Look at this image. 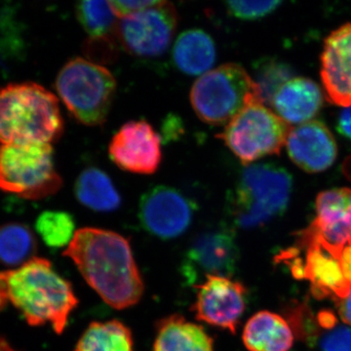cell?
Segmentation results:
<instances>
[{
    "mask_svg": "<svg viewBox=\"0 0 351 351\" xmlns=\"http://www.w3.org/2000/svg\"><path fill=\"white\" fill-rule=\"evenodd\" d=\"M63 255L75 263L90 287L113 308H128L142 299L144 280L130 242L119 233L80 228Z\"/></svg>",
    "mask_w": 351,
    "mask_h": 351,
    "instance_id": "6da1fadb",
    "label": "cell"
},
{
    "mask_svg": "<svg viewBox=\"0 0 351 351\" xmlns=\"http://www.w3.org/2000/svg\"><path fill=\"white\" fill-rule=\"evenodd\" d=\"M8 301L31 326L49 323L63 334L78 300L73 286L43 258H34L16 269L0 272Z\"/></svg>",
    "mask_w": 351,
    "mask_h": 351,
    "instance_id": "7a4b0ae2",
    "label": "cell"
},
{
    "mask_svg": "<svg viewBox=\"0 0 351 351\" xmlns=\"http://www.w3.org/2000/svg\"><path fill=\"white\" fill-rule=\"evenodd\" d=\"M64 131L59 101L34 82L11 83L0 89V143L48 144Z\"/></svg>",
    "mask_w": 351,
    "mask_h": 351,
    "instance_id": "3957f363",
    "label": "cell"
},
{
    "mask_svg": "<svg viewBox=\"0 0 351 351\" xmlns=\"http://www.w3.org/2000/svg\"><path fill=\"white\" fill-rule=\"evenodd\" d=\"M292 189V177L283 167L272 163L247 166L228 203L233 223L244 230L267 225L286 211Z\"/></svg>",
    "mask_w": 351,
    "mask_h": 351,
    "instance_id": "277c9868",
    "label": "cell"
},
{
    "mask_svg": "<svg viewBox=\"0 0 351 351\" xmlns=\"http://www.w3.org/2000/svg\"><path fill=\"white\" fill-rule=\"evenodd\" d=\"M191 103L205 123L226 126L245 108L263 101L260 88L245 69L226 64L196 80L191 88Z\"/></svg>",
    "mask_w": 351,
    "mask_h": 351,
    "instance_id": "5b68a950",
    "label": "cell"
},
{
    "mask_svg": "<svg viewBox=\"0 0 351 351\" xmlns=\"http://www.w3.org/2000/svg\"><path fill=\"white\" fill-rule=\"evenodd\" d=\"M56 90L77 121L83 125L99 126L108 119L117 82L105 66L75 58L64 64L58 75Z\"/></svg>",
    "mask_w": 351,
    "mask_h": 351,
    "instance_id": "8992f818",
    "label": "cell"
},
{
    "mask_svg": "<svg viewBox=\"0 0 351 351\" xmlns=\"http://www.w3.org/2000/svg\"><path fill=\"white\" fill-rule=\"evenodd\" d=\"M63 181L48 144L0 145V189L25 199L55 195Z\"/></svg>",
    "mask_w": 351,
    "mask_h": 351,
    "instance_id": "52a82bcc",
    "label": "cell"
},
{
    "mask_svg": "<svg viewBox=\"0 0 351 351\" xmlns=\"http://www.w3.org/2000/svg\"><path fill=\"white\" fill-rule=\"evenodd\" d=\"M291 127L262 103L242 110L217 136L241 161L249 166L265 156L279 154L286 145Z\"/></svg>",
    "mask_w": 351,
    "mask_h": 351,
    "instance_id": "ba28073f",
    "label": "cell"
},
{
    "mask_svg": "<svg viewBox=\"0 0 351 351\" xmlns=\"http://www.w3.org/2000/svg\"><path fill=\"white\" fill-rule=\"evenodd\" d=\"M297 242L302 248H306V255L304 260L293 258L291 269L295 278L308 281L311 293L317 299L335 302L345 299L350 294L351 284L343 276L339 263L343 250L332 248L308 226L299 232Z\"/></svg>",
    "mask_w": 351,
    "mask_h": 351,
    "instance_id": "9c48e42d",
    "label": "cell"
},
{
    "mask_svg": "<svg viewBox=\"0 0 351 351\" xmlns=\"http://www.w3.org/2000/svg\"><path fill=\"white\" fill-rule=\"evenodd\" d=\"M239 260V249L232 228L216 226L193 237L180 270L188 285L196 286L209 276L232 278Z\"/></svg>",
    "mask_w": 351,
    "mask_h": 351,
    "instance_id": "30bf717a",
    "label": "cell"
},
{
    "mask_svg": "<svg viewBox=\"0 0 351 351\" xmlns=\"http://www.w3.org/2000/svg\"><path fill=\"white\" fill-rule=\"evenodd\" d=\"M178 25V14L172 3L156 4L119 20L117 36L127 52L134 56L156 58L169 48Z\"/></svg>",
    "mask_w": 351,
    "mask_h": 351,
    "instance_id": "8fae6325",
    "label": "cell"
},
{
    "mask_svg": "<svg viewBox=\"0 0 351 351\" xmlns=\"http://www.w3.org/2000/svg\"><path fill=\"white\" fill-rule=\"evenodd\" d=\"M195 205L188 196L174 188L154 186L142 196L138 219L145 232L157 239L181 237L191 225Z\"/></svg>",
    "mask_w": 351,
    "mask_h": 351,
    "instance_id": "7c38bea8",
    "label": "cell"
},
{
    "mask_svg": "<svg viewBox=\"0 0 351 351\" xmlns=\"http://www.w3.org/2000/svg\"><path fill=\"white\" fill-rule=\"evenodd\" d=\"M195 289L193 311L196 319L235 334L246 307L243 284L230 277L209 276Z\"/></svg>",
    "mask_w": 351,
    "mask_h": 351,
    "instance_id": "4fadbf2b",
    "label": "cell"
},
{
    "mask_svg": "<svg viewBox=\"0 0 351 351\" xmlns=\"http://www.w3.org/2000/svg\"><path fill=\"white\" fill-rule=\"evenodd\" d=\"M112 162L134 174L152 175L162 159L161 138L145 120H132L122 125L108 147Z\"/></svg>",
    "mask_w": 351,
    "mask_h": 351,
    "instance_id": "5bb4252c",
    "label": "cell"
},
{
    "mask_svg": "<svg viewBox=\"0 0 351 351\" xmlns=\"http://www.w3.org/2000/svg\"><path fill=\"white\" fill-rule=\"evenodd\" d=\"M321 77L328 100L351 107V23L331 32L325 40Z\"/></svg>",
    "mask_w": 351,
    "mask_h": 351,
    "instance_id": "9a60e30c",
    "label": "cell"
},
{
    "mask_svg": "<svg viewBox=\"0 0 351 351\" xmlns=\"http://www.w3.org/2000/svg\"><path fill=\"white\" fill-rule=\"evenodd\" d=\"M286 147L291 160L308 173L329 169L338 156V147L332 132L318 120L291 128Z\"/></svg>",
    "mask_w": 351,
    "mask_h": 351,
    "instance_id": "2e32d148",
    "label": "cell"
},
{
    "mask_svg": "<svg viewBox=\"0 0 351 351\" xmlns=\"http://www.w3.org/2000/svg\"><path fill=\"white\" fill-rule=\"evenodd\" d=\"M316 216L308 228L328 245L341 251L351 245V189H332L318 195Z\"/></svg>",
    "mask_w": 351,
    "mask_h": 351,
    "instance_id": "e0dca14e",
    "label": "cell"
},
{
    "mask_svg": "<svg viewBox=\"0 0 351 351\" xmlns=\"http://www.w3.org/2000/svg\"><path fill=\"white\" fill-rule=\"evenodd\" d=\"M324 103L319 86L304 77L291 78L274 96L272 108L288 124H302L311 121Z\"/></svg>",
    "mask_w": 351,
    "mask_h": 351,
    "instance_id": "ac0fdd59",
    "label": "cell"
},
{
    "mask_svg": "<svg viewBox=\"0 0 351 351\" xmlns=\"http://www.w3.org/2000/svg\"><path fill=\"white\" fill-rule=\"evenodd\" d=\"M152 351H214V341L200 325L173 314L157 322Z\"/></svg>",
    "mask_w": 351,
    "mask_h": 351,
    "instance_id": "d6986e66",
    "label": "cell"
},
{
    "mask_svg": "<svg viewBox=\"0 0 351 351\" xmlns=\"http://www.w3.org/2000/svg\"><path fill=\"white\" fill-rule=\"evenodd\" d=\"M243 343L249 351H289L294 334L287 321L278 314L260 311L245 325Z\"/></svg>",
    "mask_w": 351,
    "mask_h": 351,
    "instance_id": "ffe728a7",
    "label": "cell"
},
{
    "mask_svg": "<svg viewBox=\"0 0 351 351\" xmlns=\"http://www.w3.org/2000/svg\"><path fill=\"white\" fill-rule=\"evenodd\" d=\"M172 58L176 68L184 75L201 76L214 66L216 45L206 32L189 29L176 40Z\"/></svg>",
    "mask_w": 351,
    "mask_h": 351,
    "instance_id": "44dd1931",
    "label": "cell"
},
{
    "mask_svg": "<svg viewBox=\"0 0 351 351\" xmlns=\"http://www.w3.org/2000/svg\"><path fill=\"white\" fill-rule=\"evenodd\" d=\"M75 193L80 203L92 211L112 212L121 205V197L112 179L98 168H87L78 176Z\"/></svg>",
    "mask_w": 351,
    "mask_h": 351,
    "instance_id": "7402d4cb",
    "label": "cell"
},
{
    "mask_svg": "<svg viewBox=\"0 0 351 351\" xmlns=\"http://www.w3.org/2000/svg\"><path fill=\"white\" fill-rule=\"evenodd\" d=\"M75 351H135L130 329L119 320L93 322L78 339Z\"/></svg>",
    "mask_w": 351,
    "mask_h": 351,
    "instance_id": "603a6c76",
    "label": "cell"
},
{
    "mask_svg": "<svg viewBox=\"0 0 351 351\" xmlns=\"http://www.w3.org/2000/svg\"><path fill=\"white\" fill-rule=\"evenodd\" d=\"M36 239L29 226L9 223L0 226V263L18 267L29 262L36 253Z\"/></svg>",
    "mask_w": 351,
    "mask_h": 351,
    "instance_id": "cb8c5ba5",
    "label": "cell"
},
{
    "mask_svg": "<svg viewBox=\"0 0 351 351\" xmlns=\"http://www.w3.org/2000/svg\"><path fill=\"white\" fill-rule=\"evenodd\" d=\"M78 22L92 39L108 38L117 32V20L110 1H82L76 4Z\"/></svg>",
    "mask_w": 351,
    "mask_h": 351,
    "instance_id": "d4e9b609",
    "label": "cell"
},
{
    "mask_svg": "<svg viewBox=\"0 0 351 351\" xmlns=\"http://www.w3.org/2000/svg\"><path fill=\"white\" fill-rule=\"evenodd\" d=\"M25 49L23 25L17 19L15 9L0 11V66L7 69L19 61Z\"/></svg>",
    "mask_w": 351,
    "mask_h": 351,
    "instance_id": "484cf974",
    "label": "cell"
},
{
    "mask_svg": "<svg viewBox=\"0 0 351 351\" xmlns=\"http://www.w3.org/2000/svg\"><path fill=\"white\" fill-rule=\"evenodd\" d=\"M36 232L51 248L68 247L75 234V223L71 215L63 211H46L39 215Z\"/></svg>",
    "mask_w": 351,
    "mask_h": 351,
    "instance_id": "4316f807",
    "label": "cell"
},
{
    "mask_svg": "<svg viewBox=\"0 0 351 351\" xmlns=\"http://www.w3.org/2000/svg\"><path fill=\"white\" fill-rule=\"evenodd\" d=\"M256 83L261 91L263 105H271L278 90L292 77L290 66L274 58H263L254 66Z\"/></svg>",
    "mask_w": 351,
    "mask_h": 351,
    "instance_id": "83f0119b",
    "label": "cell"
},
{
    "mask_svg": "<svg viewBox=\"0 0 351 351\" xmlns=\"http://www.w3.org/2000/svg\"><path fill=\"white\" fill-rule=\"evenodd\" d=\"M282 4L280 1H228V13L237 19L256 21L267 17Z\"/></svg>",
    "mask_w": 351,
    "mask_h": 351,
    "instance_id": "f1b7e54d",
    "label": "cell"
},
{
    "mask_svg": "<svg viewBox=\"0 0 351 351\" xmlns=\"http://www.w3.org/2000/svg\"><path fill=\"white\" fill-rule=\"evenodd\" d=\"M321 351H351V329L337 326L328 331L320 341Z\"/></svg>",
    "mask_w": 351,
    "mask_h": 351,
    "instance_id": "f546056e",
    "label": "cell"
},
{
    "mask_svg": "<svg viewBox=\"0 0 351 351\" xmlns=\"http://www.w3.org/2000/svg\"><path fill=\"white\" fill-rule=\"evenodd\" d=\"M158 0L156 1H152V0H124V1H110L113 10L117 14V17L119 19L122 18L128 17V16L133 15L141 11L145 10V9L149 8V7L154 6V4L157 3Z\"/></svg>",
    "mask_w": 351,
    "mask_h": 351,
    "instance_id": "4dcf8cb0",
    "label": "cell"
},
{
    "mask_svg": "<svg viewBox=\"0 0 351 351\" xmlns=\"http://www.w3.org/2000/svg\"><path fill=\"white\" fill-rule=\"evenodd\" d=\"M337 130L351 145V107L345 108L339 113Z\"/></svg>",
    "mask_w": 351,
    "mask_h": 351,
    "instance_id": "1f68e13d",
    "label": "cell"
},
{
    "mask_svg": "<svg viewBox=\"0 0 351 351\" xmlns=\"http://www.w3.org/2000/svg\"><path fill=\"white\" fill-rule=\"evenodd\" d=\"M182 132V125L180 123V119L177 117H169L166 119L163 127L164 137L166 140H172L179 136Z\"/></svg>",
    "mask_w": 351,
    "mask_h": 351,
    "instance_id": "d6a6232c",
    "label": "cell"
},
{
    "mask_svg": "<svg viewBox=\"0 0 351 351\" xmlns=\"http://www.w3.org/2000/svg\"><path fill=\"white\" fill-rule=\"evenodd\" d=\"M339 263H341V270L346 280L351 284V245L346 247L341 251L339 256Z\"/></svg>",
    "mask_w": 351,
    "mask_h": 351,
    "instance_id": "836d02e7",
    "label": "cell"
},
{
    "mask_svg": "<svg viewBox=\"0 0 351 351\" xmlns=\"http://www.w3.org/2000/svg\"><path fill=\"white\" fill-rule=\"evenodd\" d=\"M337 304H338L339 314L341 319L351 326V290L350 294L346 295L345 299L337 302Z\"/></svg>",
    "mask_w": 351,
    "mask_h": 351,
    "instance_id": "e575fe53",
    "label": "cell"
},
{
    "mask_svg": "<svg viewBox=\"0 0 351 351\" xmlns=\"http://www.w3.org/2000/svg\"><path fill=\"white\" fill-rule=\"evenodd\" d=\"M8 302L5 287H4V284L2 282L1 277H0V311H2L5 307Z\"/></svg>",
    "mask_w": 351,
    "mask_h": 351,
    "instance_id": "d590c367",
    "label": "cell"
},
{
    "mask_svg": "<svg viewBox=\"0 0 351 351\" xmlns=\"http://www.w3.org/2000/svg\"><path fill=\"white\" fill-rule=\"evenodd\" d=\"M343 173L346 179L351 181V156H348L343 164Z\"/></svg>",
    "mask_w": 351,
    "mask_h": 351,
    "instance_id": "8d00e7d4",
    "label": "cell"
},
{
    "mask_svg": "<svg viewBox=\"0 0 351 351\" xmlns=\"http://www.w3.org/2000/svg\"><path fill=\"white\" fill-rule=\"evenodd\" d=\"M0 351H16L5 339L0 338Z\"/></svg>",
    "mask_w": 351,
    "mask_h": 351,
    "instance_id": "74e56055",
    "label": "cell"
}]
</instances>
